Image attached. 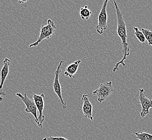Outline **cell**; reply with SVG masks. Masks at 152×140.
Returning a JSON list of instances; mask_svg holds the SVG:
<instances>
[{
    "label": "cell",
    "mask_w": 152,
    "mask_h": 140,
    "mask_svg": "<svg viewBox=\"0 0 152 140\" xmlns=\"http://www.w3.org/2000/svg\"><path fill=\"white\" fill-rule=\"evenodd\" d=\"M113 2L114 3L115 12H116V15H117V34L121 41V43H122L121 44L123 45V52L124 54L122 59L114 65V67L113 69V72H115L117 70H118L119 66L120 65H121L123 66H126L124 61L127 59V56L129 55V44L127 42V35L126 25L123 18V14L120 11L116 1H113Z\"/></svg>",
    "instance_id": "6da1fadb"
},
{
    "label": "cell",
    "mask_w": 152,
    "mask_h": 140,
    "mask_svg": "<svg viewBox=\"0 0 152 140\" xmlns=\"http://www.w3.org/2000/svg\"><path fill=\"white\" fill-rule=\"evenodd\" d=\"M56 30V26L53 21L51 19L48 20L47 25L41 26L39 36L38 39L35 42L30 44L29 47H37L44 39H50L54 34Z\"/></svg>",
    "instance_id": "7a4b0ae2"
},
{
    "label": "cell",
    "mask_w": 152,
    "mask_h": 140,
    "mask_svg": "<svg viewBox=\"0 0 152 140\" xmlns=\"http://www.w3.org/2000/svg\"><path fill=\"white\" fill-rule=\"evenodd\" d=\"M113 90L112 82H106L102 83L99 88L94 90L92 94L97 96L98 102L102 103L108 99Z\"/></svg>",
    "instance_id": "3957f363"
},
{
    "label": "cell",
    "mask_w": 152,
    "mask_h": 140,
    "mask_svg": "<svg viewBox=\"0 0 152 140\" xmlns=\"http://www.w3.org/2000/svg\"><path fill=\"white\" fill-rule=\"evenodd\" d=\"M16 96L20 98L22 101L26 105V108L25 109V112L27 113H31L35 117V121L37 123L39 127H40V124L38 121V117L37 114V108L36 106L34 100L30 99L28 96H27L26 93H24V96H23L20 93H16Z\"/></svg>",
    "instance_id": "277c9868"
},
{
    "label": "cell",
    "mask_w": 152,
    "mask_h": 140,
    "mask_svg": "<svg viewBox=\"0 0 152 140\" xmlns=\"http://www.w3.org/2000/svg\"><path fill=\"white\" fill-rule=\"evenodd\" d=\"M139 92L137 96V98L139 101L141 106V117H144L149 113L150 108H152V100L148 98L145 93L143 88H139Z\"/></svg>",
    "instance_id": "5b68a950"
},
{
    "label": "cell",
    "mask_w": 152,
    "mask_h": 140,
    "mask_svg": "<svg viewBox=\"0 0 152 140\" xmlns=\"http://www.w3.org/2000/svg\"><path fill=\"white\" fill-rule=\"evenodd\" d=\"M108 0H105L102 4L98 16V25L96 26V31L100 35H102L104 31L107 28V5Z\"/></svg>",
    "instance_id": "8992f818"
},
{
    "label": "cell",
    "mask_w": 152,
    "mask_h": 140,
    "mask_svg": "<svg viewBox=\"0 0 152 140\" xmlns=\"http://www.w3.org/2000/svg\"><path fill=\"white\" fill-rule=\"evenodd\" d=\"M63 63V61H60L59 62L58 65L57 67L56 71H55V79H54V82L53 84V88L54 92H55L56 95L58 97L59 99L60 100V102L61 103L62 107L63 109H66L67 107V105L66 104V103L64 101V99L63 98L62 96V93H61V85L60 84V82L59 81V75L61 73V65Z\"/></svg>",
    "instance_id": "52a82bcc"
},
{
    "label": "cell",
    "mask_w": 152,
    "mask_h": 140,
    "mask_svg": "<svg viewBox=\"0 0 152 140\" xmlns=\"http://www.w3.org/2000/svg\"><path fill=\"white\" fill-rule=\"evenodd\" d=\"M44 94L42 93L40 95L36 94H33V100L35 103L36 106L39 112L38 120L40 124V128H42V124L45 120V116L43 114L44 109Z\"/></svg>",
    "instance_id": "ba28073f"
},
{
    "label": "cell",
    "mask_w": 152,
    "mask_h": 140,
    "mask_svg": "<svg viewBox=\"0 0 152 140\" xmlns=\"http://www.w3.org/2000/svg\"><path fill=\"white\" fill-rule=\"evenodd\" d=\"M82 99L83 101V104L82 106V111L84 114V116L88 117L91 121H94V117L92 115V109L93 106L90 101L88 98V94H83Z\"/></svg>",
    "instance_id": "9c48e42d"
},
{
    "label": "cell",
    "mask_w": 152,
    "mask_h": 140,
    "mask_svg": "<svg viewBox=\"0 0 152 140\" xmlns=\"http://www.w3.org/2000/svg\"><path fill=\"white\" fill-rule=\"evenodd\" d=\"M10 61L8 58H5L3 61V66L1 71V82H0V90H2L7 76L9 74V66Z\"/></svg>",
    "instance_id": "30bf717a"
},
{
    "label": "cell",
    "mask_w": 152,
    "mask_h": 140,
    "mask_svg": "<svg viewBox=\"0 0 152 140\" xmlns=\"http://www.w3.org/2000/svg\"><path fill=\"white\" fill-rule=\"evenodd\" d=\"M81 62L82 61L80 60H77L72 63L69 65L65 69L64 75L70 78H74L75 75L77 73Z\"/></svg>",
    "instance_id": "8fae6325"
},
{
    "label": "cell",
    "mask_w": 152,
    "mask_h": 140,
    "mask_svg": "<svg viewBox=\"0 0 152 140\" xmlns=\"http://www.w3.org/2000/svg\"><path fill=\"white\" fill-rule=\"evenodd\" d=\"M79 15L83 20H88L91 17L92 12L88 8V6H85L80 9Z\"/></svg>",
    "instance_id": "7c38bea8"
},
{
    "label": "cell",
    "mask_w": 152,
    "mask_h": 140,
    "mask_svg": "<svg viewBox=\"0 0 152 140\" xmlns=\"http://www.w3.org/2000/svg\"><path fill=\"white\" fill-rule=\"evenodd\" d=\"M134 134L136 138L139 140H152V135L145 132H135Z\"/></svg>",
    "instance_id": "4fadbf2b"
},
{
    "label": "cell",
    "mask_w": 152,
    "mask_h": 140,
    "mask_svg": "<svg viewBox=\"0 0 152 140\" xmlns=\"http://www.w3.org/2000/svg\"><path fill=\"white\" fill-rule=\"evenodd\" d=\"M133 29L134 30V34L136 36V37L137 38V39L141 43H143V44L145 43V41H146V38L145 37V36L143 35L142 31L139 30L137 27H135V26H133Z\"/></svg>",
    "instance_id": "5bb4252c"
},
{
    "label": "cell",
    "mask_w": 152,
    "mask_h": 140,
    "mask_svg": "<svg viewBox=\"0 0 152 140\" xmlns=\"http://www.w3.org/2000/svg\"><path fill=\"white\" fill-rule=\"evenodd\" d=\"M141 31L143 33L146 38V40L148 42L149 45L152 47V32L148 29H142Z\"/></svg>",
    "instance_id": "9a60e30c"
},
{
    "label": "cell",
    "mask_w": 152,
    "mask_h": 140,
    "mask_svg": "<svg viewBox=\"0 0 152 140\" xmlns=\"http://www.w3.org/2000/svg\"><path fill=\"white\" fill-rule=\"evenodd\" d=\"M43 140H69L66 139V138L63 137H53V136H49V137H44Z\"/></svg>",
    "instance_id": "2e32d148"
},
{
    "label": "cell",
    "mask_w": 152,
    "mask_h": 140,
    "mask_svg": "<svg viewBox=\"0 0 152 140\" xmlns=\"http://www.w3.org/2000/svg\"><path fill=\"white\" fill-rule=\"evenodd\" d=\"M5 95H6V92H0V103L2 102L3 100L2 96H4Z\"/></svg>",
    "instance_id": "e0dca14e"
},
{
    "label": "cell",
    "mask_w": 152,
    "mask_h": 140,
    "mask_svg": "<svg viewBox=\"0 0 152 140\" xmlns=\"http://www.w3.org/2000/svg\"><path fill=\"white\" fill-rule=\"evenodd\" d=\"M26 2H27L26 1H18V3H20V4H22V3H26Z\"/></svg>",
    "instance_id": "ac0fdd59"
}]
</instances>
